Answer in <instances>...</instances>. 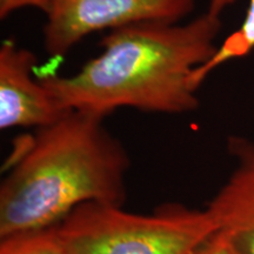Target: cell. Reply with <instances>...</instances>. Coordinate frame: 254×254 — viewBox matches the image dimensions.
I'll return each instance as SVG.
<instances>
[{"label": "cell", "mask_w": 254, "mask_h": 254, "mask_svg": "<svg viewBox=\"0 0 254 254\" xmlns=\"http://www.w3.org/2000/svg\"><path fill=\"white\" fill-rule=\"evenodd\" d=\"M234 1L236 0H209L207 11L220 17L225 8H227ZM247 1L249 6H247L246 15L240 27L222 41L213 57L205 65L195 68L190 74V85L194 91L201 86L202 82L214 69L230 60L244 58L254 50V0H247Z\"/></svg>", "instance_id": "obj_7"}, {"label": "cell", "mask_w": 254, "mask_h": 254, "mask_svg": "<svg viewBox=\"0 0 254 254\" xmlns=\"http://www.w3.org/2000/svg\"><path fill=\"white\" fill-rule=\"evenodd\" d=\"M192 254H241L226 234L215 231L208 239L193 251Z\"/></svg>", "instance_id": "obj_9"}, {"label": "cell", "mask_w": 254, "mask_h": 254, "mask_svg": "<svg viewBox=\"0 0 254 254\" xmlns=\"http://www.w3.org/2000/svg\"><path fill=\"white\" fill-rule=\"evenodd\" d=\"M0 186V238L58 225L79 206L123 205L129 157L104 118L71 111L15 139Z\"/></svg>", "instance_id": "obj_2"}, {"label": "cell", "mask_w": 254, "mask_h": 254, "mask_svg": "<svg viewBox=\"0 0 254 254\" xmlns=\"http://www.w3.org/2000/svg\"><path fill=\"white\" fill-rule=\"evenodd\" d=\"M198 0H49L44 47L59 62L90 34L144 23H182Z\"/></svg>", "instance_id": "obj_4"}, {"label": "cell", "mask_w": 254, "mask_h": 254, "mask_svg": "<svg viewBox=\"0 0 254 254\" xmlns=\"http://www.w3.org/2000/svg\"><path fill=\"white\" fill-rule=\"evenodd\" d=\"M227 150L234 168L206 209L241 254H254V141L232 135Z\"/></svg>", "instance_id": "obj_6"}, {"label": "cell", "mask_w": 254, "mask_h": 254, "mask_svg": "<svg viewBox=\"0 0 254 254\" xmlns=\"http://www.w3.org/2000/svg\"><path fill=\"white\" fill-rule=\"evenodd\" d=\"M0 239V254H65L57 225L8 234Z\"/></svg>", "instance_id": "obj_8"}, {"label": "cell", "mask_w": 254, "mask_h": 254, "mask_svg": "<svg viewBox=\"0 0 254 254\" xmlns=\"http://www.w3.org/2000/svg\"><path fill=\"white\" fill-rule=\"evenodd\" d=\"M221 18L206 11L187 23H144L110 31L101 52L78 72H36L66 111L104 118L129 107L147 113L184 114L198 109L193 71L218 49Z\"/></svg>", "instance_id": "obj_1"}, {"label": "cell", "mask_w": 254, "mask_h": 254, "mask_svg": "<svg viewBox=\"0 0 254 254\" xmlns=\"http://www.w3.org/2000/svg\"><path fill=\"white\" fill-rule=\"evenodd\" d=\"M38 59L15 40L0 46V128L50 126L71 111L64 110L38 79Z\"/></svg>", "instance_id": "obj_5"}, {"label": "cell", "mask_w": 254, "mask_h": 254, "mask_svg": "<svg viewBox=\"0 0 254 254\" xmlns=\"http://www.w3.org/2000/svg\"><path fill=\"white\" fill-rule=\"evenodd\" d=\"M49 0H0V18L4 20L14 12L24 8H37L45 13Z\"/></svg>", "instance_id": "obj_10"}, {"label": "cell", "mask_w": 254, "mask_h": 254, "mask_svg": "<svg viewBox=\"0 0 254 254\" xmlns=\"http://www.w3.org/2000/svg\"><path fill=\"white\" fill-rule=\"evenodd\" d=\"M57 227L65 254H192L217 231L207 209L176 204L138 214L90 202Z\"/></svg>", "instance_id": "obj_3"}]
</instances>
